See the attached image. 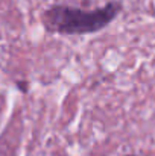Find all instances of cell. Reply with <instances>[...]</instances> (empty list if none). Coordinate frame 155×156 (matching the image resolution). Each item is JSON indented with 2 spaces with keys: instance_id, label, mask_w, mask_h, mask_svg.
<instances>
[{
  "instance_id": "6da1fadb",
  "label": "cell",
  "mask_w": 155,
  "mask_h": 156,
  "mask_svg": "<svg viewBox=\"0 0 155 156\" xmlns=\"http://www.w3.org/2000/svg\"><path fill=\"white\" fill-rule=\"evenodd\" d=\"M122 11V3L111 0L94 9H84L70 5H52L43 12L44 27L59 35L96 34L111 24Z\"/></svg>"
},
{
  "instance_id": "7a4b0ae2",
  "label": "cell",
  "mask_w": 155,
  "mask_h": 156,
  "mask_svg": "<svg viewBox=\"0 0 155 156\" xmlns=\"http://www.w3.org/2000/svg\"><path fill=\"white\" fill-rule=\"evenodd\" d=\"M125 156H137V155H125Z\"/></svg>"
}]
</instances>
